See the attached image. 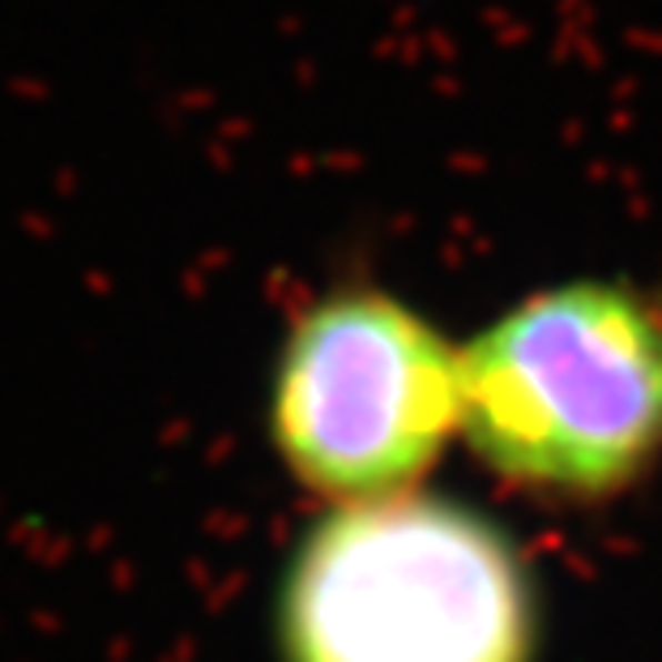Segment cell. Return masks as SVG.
Masks as SVG:
<instances>
[{
  "mask_svg": "<svg viewBox=\"0 0 662 662\" xmlns=\"http://www.w3.org/2000/svg\"><path fill=\"white\" fill-rule=\"evenodd\" d=\"M458 428V347L381 287H338L282 338L270 441L330 509L419 492Z\"/></svg>",
  "mask_w": 662,
  "mask_h": 662,
  "instance_id": "cell-3",
  "label": "cell"
},
{
  "mask_svg": "<svg viewBox=\"0 0 662 662\" xmlns=\"http://www.w3.org/2000/svg\"><path fill=\"white\" fill-rule=\"evenodd\" d=\"M462 428L504 488L555 504L629 496L662 458V304L578 278L458 347Z\"/></svg>",
  "mask_w": 662,
  "mask_h": 662,
  "instance_id": "cell-1",
  "label": "cell"
},
{
  "mask_svg": "<svg viewBox=\"0 0 662 662\" xmlns=\"http://www.w3.org/2000/svg\"><path fill=\"white\" fill-rule=\"evenodd\" d=\"M282 662H534L539 594L518 543L462 500L338 504L278 590Z\"/></svg>",
  "mask_w": 662,
  "mask_h": 662,
  "instance_id": "cell-2",
  "label": "cell"
}]
</instances>
